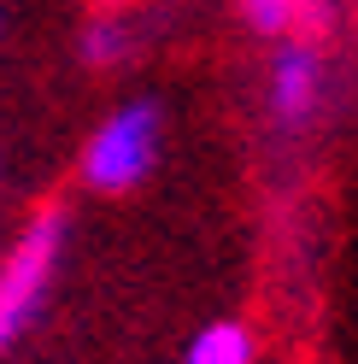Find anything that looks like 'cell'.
<instances>
[{
    "label": "cell",
    "mask_w": 358,
    "mask_h": 364,
    "mask_svg": "<svg viewBox=\"0 0 358 364\" xmlns=\"http://www.w3.org/2000/svg\"><path fill=\"white\" fill-rule=\"evenodd\" d=\"M124 48H129V30L118 24V18H94V24L82 30V59H88V65L124 59Z\"/></svg>",
    "instance_id": "8992f818"
},
{
    "label": "cell",
    "mask_w": 358,
    "mask_h": 364,
    "mask_svg": "<svg viewBox=\"0 0 358 364\" xmlns=\"http://www.w3.org/2000/svg\"><path fill=\"white\" fill-rule=\"evenodd\" d=\"M59 253H65V212L48 206V212L30 218V230L18 235V247L0 259V353L18 347V335L41 317Z\"/></svg>",
    "instance_id": "6da1fadb"
},
{
    "label": "cell",
    "mask_w": 358,
    "mask_h": 364,
    "mask_svg": "<svg viewBox=\"0 0 358 364\" xmlns=\"http://www.w3.org/2000/svg\"><path fill=\"white\" fill-rule=\"evenodd\" d=\"M329 100V65L323 48L311 36H282V48L271 59V82H264V106H271V124L282 135H305L318 124V112Z\"/></svg>",
    "instance_id": "3957f363"
},
{
    "label": "cell",
    "mask_w": 358,
    "mask_h": 364,
    "mask_svg": "<svg viewBox=\"0 0 358 364\" xmlns=\"http://www.w3.org/2000/svg\"><path fill=\"white\" fill-rule=\"evenodd\" d=\"M165 147V118L153 100H129L88 135L82 147V182L94 194H129L136 182H147V171L159 165Z\"/></svg>",
    "instance_id": "7a4b0ae2"
},
{
    "label": "cell",
    "mask_w": 358,
    "mask_h": 364,
    "mask_svg": "<svg viewBox=\"0 0 358 364\" xmlns=\"http://www.w3.org/2000/svg\"><path fill=\"white\" fill-rule=\"evenodd\" d=\"M241 12H247V24L259 36H294V24L305 18V0H241Z\"/></svg>",
    "instance_id": "5b68a950"
},
{
    "label": "cell",
    "mask_w": 358,
    "mask_h": 364,
    "mask_svg": "<svg viewBox=\"0 0 358 364\" xmlns=\"http://www.w3.org/2000/svg\"><path fill=\"white\" fill-rule=\"evenodd\" d=\"M183 364H253V335L247 323L223 317V323H206L194 335V347L183 353Z\"/></svg>",
    "instance_id": "277c9868"
}]
</instances>
